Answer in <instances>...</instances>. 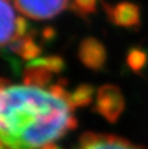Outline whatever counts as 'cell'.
Here are the masks:
<instances>
[{"mask_svg":"<svg viewBox=\"0 0 148 149\" xmlns=\"http://www.w3.org/2000/svg\"><path fill=\"white\" fill-rule=\"evenodd\" d=\"M78 57L86 68L100 70L106 61V50L100 41L94 37H87L79 45Z\"/></svg>","mask_w":148,"mask_h":149,"instance_id":"cell-6","label":"cell"},{"mask_svg":"<svg viewBox=\"0 0 148 149\" xmlns=\"http://www.w3.org/2000/svg\"><path fill=\"white\" fill-rule=\"evenodd\" d=\"M105 12L112 23L125 28H136L140 24V9L135 3L124 1L114 6L104 3Z\"/></svg>","mask_w":148,"mask_h":149,"instance_id":"cell-5","label":"cell"},{"mask_svg":"<svg viewBox=\"0 0 148 149\" xmlns=\"http://www.w3.org/2000/svg\"><path fill=\"white\" fill-rule=\"evenodd\" d=\"M147 52L142 50L141 48H133L128 51L126 62L127 65L134 71V72H140L143 66L147 63Z\"/></svg>","mask_w":148,"mask_h":149,"instance_id":"cell-11","label":"cell"},{"mask_svg":"<svg viewBox=\"0 0 148 149\" xmlns=\"http://www.w3.org/2000/svg\"><path fill=\"white\" fill-rule=\"evenodd\" d=\"M69 0H14L15 7L34 20H47L59 14Z\"/></svg>","mask_w":148,"mask_h":149,"instance_id":"cell-3","label":"cell"},{"mask_svg":"<svg viewBox=\"0 0 148 149\" xmlns=\"http://www.w3.org/2000/svg\"><path fill=\"white\" fill-rule=\"evenodd\" d=\"M52 77V72L44 68L41 64L35 63L34 61L29 62L23 72V81L26 85L44 87L49 84Z\"/></svg>","mask_w":148,"mask_h":149,"instance_id":"cell-8","label":"cell"},{"mask_svg":"<svg viewBox=\"0 0 148 149\" xmlns=\"http://www.w3.org/2000/svg\"><path fill=\"white\" fill-rule=\"evenodd\" d=\"M54 35H55V31H54L50 27L47 28V29L43 31V37H44V38H52Z\"/></svg>","mask_w":148,"mask_h":149,"instance_id":"cell-15","label":"cell"},{"mask_svg":"<svg viewBox=\"0 0 148 149\" xmlns=\"http://www.w3.org/2000/svg\"><path fill=\"white\" fill-rule=\"evenodd\" d=\"M8 49L19 55L23 59H35L40 52L41 49L40 47L35 43L34 38L30 35H24L22 37L14 38L12 42L8 43Z\"/></svg>","mask_w":148,"mask_h":149,"instance_id":"cell-9","label":"cell"},{"mask_svg":"<svg viewBox=\"0 0 148 149\" xmlns=\"http://www.w3.org/2000/svg\"><path fill=\"white\" fill-rule=\"evenodd\" d=\"M70 94L63 84L44 87L1 81V149H41L76 128Z\"/></svg>","mask_w":148,"mask_h":149,"instance_id":"cell-1","label":"cell"},{"mask_svg":"<svg viewBox=\"0 0 148 149\" xmlns=\"http://www.w3.org/2000/svg\"><path fill=\"white\" fill-rule=\"evenodd\" d=\"M96 3L97 0H72L71 9L80 16H86L96 10Z\"/></svg>","mask_w":148,"mask_h":149,"instance_id":"cell-13","label":"cell"},{"mask_svg":"<svg viewBox=\"0 0 148 149\" xmlns=\"http://www.w3.org/2000/svg\"><path fill=\"white\" fill-rule=\"evenodd\" d=\"M77 149H142V148L114 135L85 133L80 136Z\"/></svg>","mask_w":148,"mask_h":149,"instance_id":"cell-4","label":"cell"},{"mask_svg":"<svg viewBox=\"0 0 148 149\" xmlns=\"http://www.w3.org/2000/svg\"><path fill=\"white\" fill-rule=\"evenodd\" d=\"M124 107L125 100L119 87L111 84L99 87L94 104V111L97 113H99L108 122L114 123L121 115Z\"/></svg>","mask_w":148,"mask_h":149,"instance_id":"cell-2","label":"cell"},{"mask_svg":"<svg viewBox=\"0 0 148 149\" xmlns=\"http://www.w3.org/2000/svg\"><path fill=\"white\" fill-rule=\"evenodd\" d=\"M41 149H61V148L57 147V146L55 144V142H52V143H48V144H45V146L42 147Z\"/></svg>","mask_w":148,"mask_h":149,"instance_id":"cell-16","label":"cell"},{"mask_svg":"<svg viewBox=\"0 0 148 149\" xmlns=\"http://www.w3.org/2000/svg\"><path fill=\"white\" fill-rule=\"evenodd\" d=\"M28 30V23L26 21V19L23 17H17L16 19V31H15V38L17 37H22L26 35Z\"/></svg>","mask_w":148,"mask_h":149,"instance_id":"cell-14","label":"cell"},{"mask_svg":"<svg viewBox=\"0 0 148 149\" xmlns=\"http://www.w3.org/2000/svg\"><path fill=\"white\" fill-rule=\"evenodd\" d=\"M1 47H6L15 38L16 19L9 0H1Z\"/></svg>","mask_w":148,"mask_h":149,"instance_id":"cell-7","label":"cell"},{"mask_svg":"<svg viewBox=\"0 0 148 149\" xmlns=\"http://www.w3.org/2000/svg\"><path fill=\"white\" fill-rule=\"evenodd\" d=\"M35 63L43 65L52 73H58L64 69V61L59 56H47V57H37L33 59Z\"/></svg>","mask_w":148,"mask_h":149,"instance_id":"cell-12","label":"cell"},{"mask_svg":"<svg viewBox=\"0 0 148 149\" xmlns=\"http://www.w3.org/2000/svg\"><path fill=\"white\" fill-rule=\"evenodd\" d=\"M93 92L94 88L89 84H82L79 85L71 94H70V102L76 107H83L92 102L93 100Z\"/></svg>","mask_w":148,"mask_h":149,"instance_id":"cell-10","label":"cell"}]
</instances>
